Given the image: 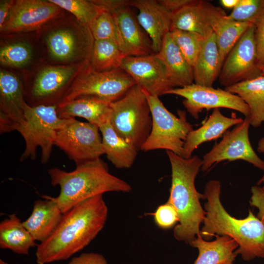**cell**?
<instances>
[{
  "label": "cell",
  "mask_w": 264,
  "mask_h": 264,
  "mask_svg": "<svg viewBox=\"0 0 264 264\" xmlns=\"http://www.w3.org/2000/svg\"><path fill=\"white\" fill-rule=\"evenodd\" d=\"M108 207L103 195L83 201L63 214L57 227L37 245L38 264L67 260L86 247L104 227Z\"/></svg>",
  "instance_id": "obj_1"
},
{
  "label": "cell",
  "mask_w": 264,
  "mask_h": 264,
  "mask_svg": "<svg viewBox=\"0 0 264 264\" xmlns=\"http://www.w3.org/2000/svg\"><path fill=\"white\" fill-rule=\"evenodd\" d=\"M220 187L217 180H211L206 184V215L200 235L204 240L216 236H229L238 244L235 254H240L244 260L264 258V223L250 210L243 219L229 214L220 201Z\"/></svg>",
  "instance_id": "obj_2"
},
{
  "label": "cell",
  "mask_w": 264,
  "mask_h": 264,
  "mask_svg": "<svg viewBox=\"0 0 264 264\" xmlns=\"http://www.w3.org/2000/svg\"><path fill=\"white\" fill-rule=\"evenodd\" d=\"M166 153L172 171L168 202L175 208L179 219L174 235L178 241L190 244L200 234L199 227L206 215L200 203L205 196L198 192L195 183L202 160L198 155L185 158L171 151Z\"/></svg>",
  "instance_id": "obj_3"
},
{
  "label": "cell",
  "mask_w": 264,
  "mask_h": 264,
  "mask_svg": "<svg viewBox=\"0 0 264 264\" xmlns=\"http://www.w3.org/2000/svg\"><path fill=\"white\" fill-rule=\"evenodd\" d=\"M48 173L52 185L60 188L59 195L53 198L63 214L78 203L105 193L132 190L128 182L109 172L100 158L77 165L71 172L54 167L48 170Z\"/></svg>",
  "instance_id": "obj_4"
},
{
  "label": "cell",
  "mask_w": 264,
  "mask_h": 264,
  "mask_svg": "<svg viewBox=\"0 0 264 264\" xmlns=\"http://www.w3.org/2000/svg\"><path fill=\"white\" fill-rule=\"evenodd\" d=\"M109 121L117 134L138 150L152 129V117L143 89L137 85L119 100L111 103Z\"/></svg>",
  "instance_id": "obj_5"
},
{
  "label": "cell",
  "mask_w": 264,
  "mask_h": 264,
  "mask_svg": "<svg viewBox=\"0 0 264 264\" xmlns=\"http://www.w3.org/2000/svg\"><path fill=\"white\" fill-rule=\"evenodd\" d=\"M68 119L59 116L57 105L31 106L27 103L24 107V120L15 130L22 135L25 143L20 161L29 158L35 159L36 150L40 147L41 162L46 163L55 145L57 132Z\"/></svg>",
  "instance_id": "obj_6"
},
{
  "label": "cell",
  "mask_w": 264,
  "mask_h": 264,
  "mask_svg": "<svg viewBox=\"0 0 264 264\" xmlns=\"http://www.w3.org/2000/svg\"><path fill=\"white\" fill-rule=\"evenodd\" d=\"M143 90L150 106L152 127L141 150L164 149L184 157V142L193 130L187 121L186 111L178 110L177 117L166 109L158 96Z\"/></svg>",
  "instance_id": "obj_7"
},
{
  "label": "cell",
  "mask_w": 264,
  "mask_h": 264,
  "mask_svg": "<svg viewBox=\"0 0 264 264\" xmlns=\"http://www.w3.org/2000/svg\"><path fill=\"white\" fill-rule=\"evenodd\" d=\"M135 85L132 77L121 68L96 72L88 71L84 67L73 80L60 102L85 96H95L113 102L122 97Z\"/></svg>",
  "instance_id": "obj_8"
},
{
  "label": "cell",
  "mask_w": 264,
  "mask_h": 264,
  "mask_svg": "<svg viewBox=\"0 0 264 264\" xmlns=\"http://www.w3.org/2000/svg\"><path fill=\"white\" fill-rule=\"evenodd\" d=\"M99 131L96 125L69 118L58 130L55 145L73 160L76 166L93 161L104 154Z\"/></svg>",
  "instance_id": "obj_9"
},
{
  "label": "cell",
  "mask_w": 264,
  "mask_h": 264,
  "mask_svg": "<svg viewBox=\"0 0 264 264\" xmlns=\"http://www.w3.org/2000/svg\"><path fill=\"white\" fill-rule=\"evenodd\" d=\"M88 61L67 65L47 66L38 74L25 95L29 105H58Z\"/></svg>",
  "instance_id": "obj_10"
},
{
  "label": "cell",
  "mask_w": 264,
  "mask_h": 264,
  "mask_svg": "<svg viewBox=\"0 0 264 264\" xmlns=\"http://www.w3.org/2000/svg\"><path fill=\"white\" fill-rule=\"evenodd\" d=\"M165 94L183 97L182 103L187 111L194 118L204 110L227 108L240 112L245 117L250 114L248 105L239 96L220 88L192 83L182 88H174Z\"/></svg>",
  "instance_id": "obj_11"
},
{
  "label": "cell",
  "mask_w": 264,
  "mask_h": 264,
  "mask_svg": "<svg viewBox=\"0 0 264 264\" xmlns=\"http://www.w3.org/2000/svg\"><path fill=\"white\" fill-rule=\"evenodd\" d=\"M250 126L249 117L231 131H227L222 139L206 154L202 159L201 170L205 172L221 161L242 160L264 171V161L259 157L252 148L249 137Z\"/></svg>",
  "instance_id": "obj_12"
},
{
  "label": "cell",
  "mask_w": 264,
  "mask_h": 264,
  "mask_svg": "<svg viewBox=\"0 0 264 264\" xmlns=\"http://www.w3.org/2000/svg\"><path fill=\"white\" fill-rule=\"evenodd\" d=\"M255 29L254 24L251 25L226 56L219 76L220 84L225 87L261 75L257 63Z\"/></svg>",
  "instance_id": "obj_13"
},
{
  "label": "cell",
  "mask_w": 264,
  "mask_h": 264,
  "mask_svg": "<svg viewBox=\"0 0 264 264\" xmlns=\"http://www.w3.org/2000/svg\"><path fill=\"white\" fill-rule=\"evenodd\" d=\"M120 68L136 85L153 95L159 97L174 88L165 66L157 54L125 57Z\"/></svg>",
  "instance_id": "obj_14"
},
{
  "label": "cell",
  "mask_w": 264,
  "mask_h": 264,
  "mask_svg": "<svg viewBox=\"0 0 264 264\" xmlns=\"http://www.w3.org/2000/svg\"><path fill=\"white\" fill-rule=\"evenodd\" d=\"M62 10L49 0H15L0 29L5 34L34 31L56 18Z\"/></svg>",
  "instance_id": "obj_15"
},
{
  "label": "cell",
  "mask_w": 264,
  "mask_h": 264,
  "mask_svg": "<svg viewBox=\"0 0 264 264\" xmlns=\"http://www.w3.org/2000/svg\"><path fill=\"white\" fill-rule=\"evenodd\" d=\"M45 42L50 55L61 62L88 61L94 40L89 27L81 25L76 31L63 27L50 31Z\"/></svg>",
  "instance_id": "obj_16"
},
{
  "label": "cell",
  "mask_w": 264,
  "mask_h": 264,
  "mask_svg": "<svg viewBox=\"0 0 264 264\" xmlns=\"http://www.w3.org/2000/svg\"><path fill=\"white\" fill-rule=\"evenodd\" d=\"M27 102L22 81L14 73L0 70V132H9L24 120Z\"/></svg>",
  "instance_id": "obj_17"
},
{
  "label": "cell",
  "mask_w": 264,
  "mask_h": 264,
  "mask_svg": "<svg viewBox=\"0 0 264 264\" xmlns=\"http://www.w3.org/2000/svg\"><path fill=\"white\" fill-rule=\"evenodd\" d=\"M119 38V47L125 57L154 53L152 41L138 22L130 6L113 13Z\"/></svg>",
  "instance_id": "obj_18"
},
{
  "label": "cell",
  "mask_w": 264,
  "mask_h": 264,
  "mask_svg": "<svg viewBox=\"0 0 264 264\" xmlns=\"http://www.w3.org/2000/svg\"><path fill=\"white\" fill-rule=\"evenodd\" d=\"M130 6L138 9L137 21L152 41L154 53H157L170 32L173 14L155 0H132Z\"/></svg>",
  "instance_id": "obj_19"
},
{
  "label": "cell",
  "mask_w": 264,
  "mask_h": 264,
  "mask_svg": "<svg viewBox=\"0 0 264 264\" xmlns=\"http://www.w3.org/2000/svg\"><path fill=\"white\" fill-rule=\"evenodd\" d=\"M208 12L209 23L216 37L222 65L231 49L243 33L254 24L231 20L227 17L222 9L209 2Z\"/></svg>",
  "instance_id": "obj_20"
},
{
  "label": "cell",
  "mask_w": 264,
  "mask_h": 264,
  "mask_svg": "<svg viewBox=\"0 0 264 264\" xmlns=\"http://www.w3.org/2000/svg\"><path fill=\"white\" fill-rule=\"evenodd\" d=\"M34 201L31 214L22 223L35 241L42 242L48 239L59 224L63 213L52 197Z\"/></svg>",
  "instance_id": "obj_21"
},
{
  "label": "cell",
  "mask_w": 264,
  "mask_h": 264,
  "mask_svg": "<svg viewBox=\"0 0 264 264\" xmlns=\"http://www.w3.org/2000/svg\"><path fill=\"white\" fill-rule=\"evenodd\" d=\"M111 103L95 96H82L60 102L57 105V111L62 119L82 117L99 127L110 119Z\"/></svg>",
  "instance_id": "obj_22"
},
{
  "label": "cell",
  "mask_w": 264,
  "mask_h": 264,
  "mask_svg": "<svg viewBox=\"0 0 264 264\" xmlns=\"http://www.w3.org/2000/svg\"><path fill=\"white\" fill-rule=\"evenodd\" d=\"M243 119L222 114L220 109H215L208 119L199 128L193 130L188 134L184 145V158L192 157L194 151L201 144L223 136L231 127L241 123Z\"/></svg>",
  "instance_id": "obj_23"
},
{
  "label": "cell",
  "mask_w": 264,
  "mask_h": 264,
  "mask_svg": "<svg viewBox=\"0 0 264 264\" xmlns=\"http://www.w3.org/2000/svg\"><path fill=\"white\" fill-rule=\"evenodd\" d=\"M156 54L164 63L174 88L193 83V67L173 40L170 32L165 36L161 49Z\"/></svg>",
  "instance_id": "obj_24"
},
{
  "label": "cell",
  "mask_w": 264,
  "mask_h": 264,
  "mask_svg": "<svg viewBox=\"0 0 264 264\" xmlns=\"http://www.w3.org/2000/svg\"><path fill=\"white\" fill-rule=\"evenodd\" d=\"M99 128L102 135V149L108 159L117 168H130L139 150L117 134L109 120Z\"/></svg>",
  "instance_id": "obj_25"
},
{
  "label": "cell",
  "mask_w": 264,
  "mask_h": 264,
  "mask_svg": "<svg viewBox=\"0 0 264 264\" xmlns=\"http://www.w3.org/2000/svg\"><path fill=\"white\" fill-rule=\"evenodd\" d=\"M224 89L240 97L248 105L250 125L257 128L264 122V76L237 83Z\"/></svg>",
  "instance_id": "obj_26"
},
{
  "label": "cell",
  "mask_w": 264,
  "mask_h": 264,
  "mask_svg": "<svg viewBox=\"0 0 264 264\" xmlns=\"http://www.w3.org/2000/svg\"><path fill=\"white\" fill-rule=\"evenodd\" d=\"M208 3L207 1L197 0L193 4L174 13L170 31L180 30L208 37L213 32L209 22Z\"/></svg>",
  "instance_id": "obj_27"
},
{
  "label": "cell",
  "mask_w": 264,
  "mask_h": 264,
  "mask_svg": "<svg viewBox=\"0 0 264 264\" xmlns=\"http://www.w3.org/2000/svg\"><path fill=\"white\" fill-rule=\"evenodd\" d=\"M222 64L215 34L207 37L193 66L194 81L198 85L212 87L219 76Z\"/></svg>",
  "instance_id": "obj_28"
},
{
  "label": "cell",
  "mask_w": 264,
  "mask_h": 264,
  "mask_svg": "<svg viewBox=\"0 0 264 264\" xmlns=\"http://www.w3.org/2000/svg\"><path fill=\"white\" fill-rule=\"evenodd\" d=\"M216 239L208 242L200 234L190 245L197 248L198 255L194 264H220L228 259L235 258V250L238 244L227 236H216Z\"/></svg>",
  "instance_id": "obj_29"
},
{
  "label": "cell",
  "mask_w": 264,
  "mask_h": 264,
  "mask_svg": "<svg viewBox=\"0 0 264 264\" xmlns=\"http://www.w3.org/2000/svg\"><path fill=\"white\" fill-rule=\"evenodd\" d=\"M35 240L15 214L0 223V247L19 254L27 255L36 244Z\"/></svg>",
  "instance_id": "obj_30"
},
{
  "label": "cell",
  "mask_w": 264,
  "mask_h": 264,
  "mask_svg": "<svg viewBox=\"0 0 264 264\" xmlns=\"http://www.w3.org/2000/svg\"><path fill=\"white\" fill-rule=\"evenodd\" d=\"M125 56L118 45L110 40H94L87 65L88 71L101 72L120 68Z\"/></svg>",
  "instance_id": "obj_31"
},
{
  "label": "cell",
  "mask_w": 264,
  "mask_h": 264,
  "mask_svg": "<svg viewBox=\"0 0 264 264\" xmlns=\"http://www.w3.org/2000/svg\"><path fill=\"white\" fill-rule=\"evenodd\" d=\"M51 2L66 10L77 18L81 25L89 28L102 11L92 0H49Z\"/></svg>",
  "instance_id": "obj_32"
},
{
  "label": "cell",
  "mask_w": 264,
  "mask_h": 264,
  "mask_svg": "<svg viewBox=\"0 0 264 264\" xmlns=\"http://www.w3.org/2000/svg\"><path fill=\"white\" fill-rule=\"evenodd\" d=\"M170 34L187 61L193 67L207 38L196 33L180 30H172Z\"/></svg>",
  "instance_id": "obj_33"
},
{
  "label": "cell",
  "mask_w": 264,
  "mask_h": 264,
  "mask_svg": "<svg viewBox=\"0 0 264 264\" xmlns=\"http://www.w3.org/2000/svg\"><path fill=\"white\" fill-rule=\"evenodd\" d=\"M30 44L23 42H17L1 46L0 63L5 66L21 67L26 65L32 57Z\"/></svg>",
  "instance_id": "obj_34"
},
{
  "label": "cell",
  "mask_w": 264,
  "mask_h": 264,
  "mask_svg": "<svg viewBox=\"0 0 264 264\" xmlns=\"http://www.w3.org/2000/svg\"><path fill=\"white\" fill-rule=\"evenodd\" d=\"M89 29L94 40H110L119 46L118 32L112 13L102 11Z\"/></svg>",
  "instance_id": "obj_35"
},
{
  "label": "cell",
  "mask_w": 264,
  "mask_h": 264,
  "mask_svg": "<svg viewBox=\"0 0 264 264\" xmlns=\"http://www.w3.org/2000/svg\"><path fill=\"white\" fill-rule=\"evenodd\" d=\"M264 12V0H239L227 17L241 22L254 24Z\"/></svg>",
  "instance_id": "obj_36"
},
{
  "label": "cell",
  "mask_w": 264,
  "mask_h": 264,
  "mask_svg": "<svg viewBox=\"0 0 264 264\" xmlns=\"http://www.w3.org/2000/svg\"><path fill=\"white\" fill-rule=\"evenodd\" d=\"M150 214L154 216L156 224L164 229L172 228L179 221L176 209L168 201L159 205L154 213Z\"/></svg>",
  "instance_id": "obj_37"
},
{
  "label": "cell",
  "mask_w": 264,
  "mask_h": 264,
  "mask_svg": "<svg viewBox=\"0 0 264 264\" xmlns=\"http://www.w3.org/2000/svg\"><path fill=\"white\" fill-rule=\"evenodd\" d=\"M254 24L257 63L261 71L264 67V12Z\"/></svg>",
  "instance_id": "obj_38"
},
{
  "label": "cell",
  "mask_w": 264,
  "mask_h": 264,
  "mask_svg": "<svg viewBox=\"0 0 264 264\" xmlns=\"http://www.w3.org/2000/svg\"><path fill=\"white\" fill-rule=\"evenodd\" d=\"M251 192L250 205L258 209L257 217L264 224V190L259 186H254Z\"/></svg>",
  "instance_id": "obj_39"
},
{
  "label": "cell",
  "mask_w": 264,
  "mask_h": 264,
  "mask_svg": "<svg viewBox=\"0 0 264 264\" xmlns=\"http://www.w3.org/2000/svg\"><path fill=\"white\" fill-rule=\"evenodd\" d=\"M67 264H108L105 258L97 253H84L72 258Z\"/></svg>",
  "instance_id": "obj_40"
},
{
  "label": "cell",
  "mask_w": 264,
  "mask_h": 264,
  "mask_svg": "<svg viewBox=\"0 0 264 264\" xmlns=\"http://www.w3.org/2000/svg\"><path fill=\"white\" fill-rule=\"evenodd\" d=\"M102 11L113 13L123 8L130 6L129 0H92Z\"/></svg>",
  "instance_id": "obj_41"
},
{
  "label": "cell",
  "mask_w": 264,
  "mask_h": 264,
  "mask_svg": "<svg viewBox=\"0 0 264 264\" xmlns=\"http://www.w3.org/2000/svg\"><path fill=\"white\" fill-rule=\"evenodd\" d=\"M197 0H159L158 1L173 15Z\"/></svg>",
  "instance_id": "obj_42"
},
{
  "label": "cell",
  "mask_w": 264,
  "mask_h": 264,
  "mask_svg": "<svg viewBox=\"0 0 264 264\" xmlns=\"http://www.w3.org/2000/svg\"><path fill=\"white\" fill-rule=\"evenodd\" d=\"M14 1L15 0H1L0 1V28L5 22Z\"/></svg>",
  "instance_id": "obj_43"
},
{
  "label": "cell",
  "mask_w": 264,
  "mask_h": 264,
  "mask_svg": "<svg viewBox=\"0 0 264 264\" xmlns=\"http://www.w3.org/2000/svg\"><path fill=\"white\" fill-rule=\"evenodd\" d=\"M220 4L227 8H234L238 3L239 0H220Z\"/></svg>",
  "instance_id": "obj_44"
},
{
  "label": "cell",
  "mask_w": 264,
  "mask_h": 264,
  "mask_svg": "<svg viewBox=\"0 0 264 264\" xmlns=\"http://www.w3.org/2000/svg\"><path fill=\"white\" fill-rule=\"evenodd\" d=\"M257 151L264 154V137L261 138L258 143Z\"/></svg>",
  "instance_id": "obj_45"
},
{
  "label": "cell",
  "mask_w": 264,
  "mask_h": 264,
  "mask_svg": "<svg viewBox=\"0 0 264 264\" xmlns=\"http://www.w3.org/2000/svg\"><path fill=\"white\" fill-rule=\"evenodd\" d=\"M263 184V187H262V189L264 190V174L263 176L260 179V180L257 182V185H260L261 184Z\"/></svg>",
  "instance_id": "obj_46"
},
{
  "label": "cell",
  "mask_w": 264,
  "mask_h": 264,
  "mask_svg": "<svg viewBox=\"0 0 264 264\" xmlns=\"http://www.w3.org/2000/svg\"><path fill=\"white\" fill-rule=\"evenodd\" d=\"M234 259H235V258H230L220 264H233V261Z\"/></svg>",
  "instance_id": "obj_47"
},
{
  "label": "cell",
  "mask_w": 264,
  "mask_h": 264,
  "mask_svg": "<svg viewBox=\"0 0 264 264\" xmlns=\"http://www.w3.org/2000/svg\"><path fill=\"white\" fill-rule=\"evenodd\" d=\"M261 75L264 76V67L261 70Z\"/></svg>",
  "instance_id": "obj_48"
},
{
  "label": "cell",
  "mask_w": 264,
  "mask_h": 264,
  "mask_svg": "<svg viewBox=\"0 0 264 264\" xmlns=\"http://www.w3.org/2000/svg\"><path fill=\"white\" fill-rule=\"evenodd\" d=\"M0 264H8L7 263L4 262L3 261H1V260H0Z\"/></svg>",
  "instance_id": "obj_49"
}]
</instances>
